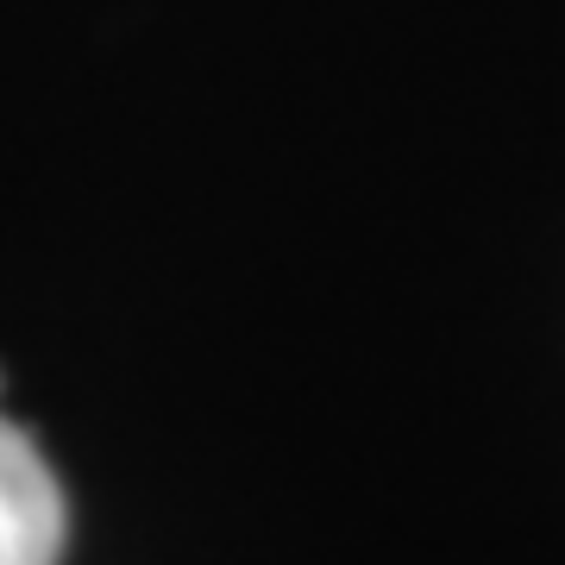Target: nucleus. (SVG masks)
I'll return each instance as SVG.
<instances>
[{"mask_svg":"<svg viewBox=\"0 0 565 565\" xmlns=\"http://www.w3.org/2000/svg\"><path fill=\"white\" fill-rule=\"evenodd\" d=\"M70 541L63 484L51 478L39 440L0 415V565H57Z\"/></svg>","mask_w":565,"mask_h":565,"instance_id":"f257e3e1","label":"nucleus"}]
</instances>
